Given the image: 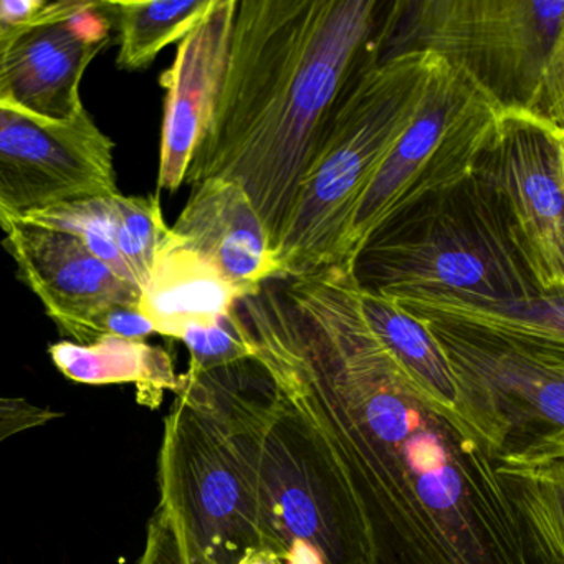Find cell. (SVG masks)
Instances as JSON below:
<instances>
[{
	"label": "cell",
	"instance_id": "1",
	"mask_svg": "<svg viewBox=\"0 0 564 564\" xmlns=\"http://www.w3.org/2000/svg\"><path fill=\"white\" fill-rule=\"evenodd\" d=\"M237 310L253 359L345 480L369 564H536L487 442L376 339L352 270L270 280Z\"/></svg>",
	"mask_w": 564,
	"mask_h": 564
},
{
	"label": "cell",
	"instance_id": "2",
	"mask_svg": "<svg viewBox=\"0 0 564 564\" xmlns=\"http://www.w3.org/2000/svg\"><path fill=\"white\" fill-rule=\"evenodd\" d=\"M378 0H237L223 88L184 184H239L275 250L323 127L378 47Z\"/></svg>",
	"mask_w": 564,
	"mask_h": 564
},
{
	"label": "cell",
	"instance_id": "3",
	"mask_svg": "<svg viewBox=\"0 0 564 564\" xmlns=\"http://www.w3.org/2000/svg\"><path fill=\"white\" fill-rule=\"evenodd\" d=\"M437 55L372 48L336 100L276 242L279 279L341 265L359 206L417 115Z\"/></svg>",
	"mask_w": 564,
	"mask_h": 564
},
{
	"label": "cell",
	"instance_id": "4",
	"mask_svg": "<svg viewBox=\"0 0 564 564\" xmlns=\"http://www.w3.org/2000/svg\"><path fill=\"white\" fill-rule=\"evenodd\" d=\"M249 452L260 551L283 564H369L368 536L338 468L256 359L203 371Z\"/></svg>",
	"mask_w": 564,
	"mask_h": 564
},
{
	"label": "cell",
	"instance_id": "5",
	"mask_svg": "<svg viewBox=\"0 0 564 564\" xmlns=\"http://www.w3.org/2000/svg\"><path fill=\"white\" fill-rule=\"evenodd\" d=\"M180 381L138 564H243L260 551L249 452L216 382L189 371Z\"/></svg>",
	"mask_w": 564,
	"mask_h": 564
},
{
	"label": "cell",
	"instance_id": "6",
	"mask_svg": "<svg viewBox=\"0 0 564 564\" xmlns=\"http://www.w3.org/2000/svg\"><path fill=\"white\" fill-rule=\"evenodd\" d=\"M379 19L381 58L424 51L498 108L564 128V0H398Z\"/></svg>",
	"mask_w": 564,
	"mask_h": 564
},
{
	"label": "cell",
	"instance_id": "7",
	"mask_svg": "<svg viewBox=\"0 0 564 564\" xmlns=\"http://www.w3.org/2000/svg\"><path fill=\"white\" fill-rule=\"evenodd\" d=\"M351 270L359 285L386 296L550 295L534 279L503 200L475 173L389 220L359 250Z\"/></svg>",
	"mask_w": 564,
	"mask_h": 564
},
{
	"label": "cell",
	"instance_id": "8",
	"mask_svg": "<svg viewBox=\"0 0 564 564\" xmlns=\"http://www.w3.org/2000/svg\"><path fill=\"white\" fill-rule=\"evenodd\" d=\"M422 325L447 362L458 415L495 460L564 455V343Z\"/></svg>",
	"mask_w": 564,
	"mask_h": 564
},
{
	"label": "cell",
	"instance_id": "9",
	"mask_svg": "<svg viewBox=\"0 0 564 564\" xmlns=\"http://www.w3.org/2000/svg\"><path fill=\"white\" fill-rule=\"evenodd\" d=\"M500 117V108L467 75L437 57L417 115L359 206L338 267L351 270L359 250L389 220L470 177Z\"/></svg>",
	"mask_w": 564,
	"mask_h": 564
},
{
	"label": "cell",
	"instance_id": "10",
	"mask_svg": "<svg viewBox=\"0 0 564 564\" xmlns=\"http://www.w3.org/2000/svg\"><path fill=\"white\" fill-rule=\"evenodd\" d=\"M113 150L90 115L57 124L0 105V229L58 204L118 193Z\"/></svg>",
	"mask_w": 564,
	"mask_h": 564
},
{
	"label": "cell",
	"instance_id": "11",
	"mask_svg": "<svg viewBox=\"0 0 564 564\" xmlns=\"http://www.w3.org/2000/svg\"><path fill=\"white\" fill-rule=\"evenodd\" d=\"M475 174L503 200L541 289L564 293V128L505 111Z\"/></svg>",
	"mask_w": 564,
	"mask_h": 564
},
{
	"label": "cell",
	"instance_id": "12",
	"mask_svg": "<svg viewBox=\"0 0 564 564\" xmlns=\"http://www.w3.org/2000/svg\"><path fill=\"white\" fill-rule=\"evenodd\" d=\"M105 2H72L45 21L0 39V105L57 124L87 117L82 80L110 42Z\"/></svg>",
	"mask_w": 564,
	"mask_h": 564
},
{
	"label": "cell",
	"instance_id": "13",
	"mask_svg": "<svg viewBox=\"0 0 564 564\" xmlns=\"http://www.w3.org/2000/svg\"><path fill=\"white\" fill-rule=\"evenodd\" d=\"M4 247L19 275L39 296L68 341L91 345L98 316L118 302H138L141 290L124 282L87 247L64 230L12 224Z\"/></svg>",
	"mask_w": 564,
	"mask_h": 564
},
{
	"label": "cell",
	"instance_id": "14",
	"mask_svg": "<svg viewBox=\"0 0 564 564\" xmlns=\"http://www.w3.org/2000/svg\"><path fill=\"white\" fill-rule=\"evenodd\" d=\"M237 0H210L197 24L180 42L173 67L161 77L166 88L158 187L184 186L194 153L209 127L223 88Z\"/></svg>",
	"mask_w": 564,
	"mask_h": 564
},
{
	"label": "cell",
	"instance_id": "15",
	"mask_svg": "<svg viewBox=\"0 0 564 564\" xmlns=\"http://www.w3.org/2000/svg\"><path fill=\"white\" fill-rule=\"evenodd\" d=\"M171 230L213 263L240 299L279 279L265 226L239 184L210 177L191 186L189 200Z\"/></svg>",
	"mask_w": 564,
	"mask_h": 564
},
{
	"label": "cell",
	"instance_id": "16",
	"mask_svg": "<svg viewBox=\"0 0 564 564\" xmlns=\"http://www.w3.org/2000/svg\"><path fill=\"white\" fill-rule=\"evenodd\" d=\"M24 223L72 234L88 252L140 290L171 236L160 197L124 196L120 191L58 204Z\"/></svg>",
	"mask_w": 564,
	"mask_h": 564
},
{
	"label": "cell",
	"instance_id": "17",
	"mask_svg": "<svg viewBox=\"0 0 564 564\" xmlns=\"http://www.w3.org/2000/svg\"><path fill=\"white\" fill-rule=\"evenodd\" d=\"M239 300V290L171 230L141 286L140 308L156 335L181 339L229 315Z\"/></svg>",
	"mask_w": 564,
	"mask_h": 564
},
{
	"label": "cell",
	"instance_id": "18",
	"mask_svg": "<svg viewBox=\"0 0 564 564\" xmlns=\"http://www.w3.org/2000/svg\"><path fill=\"white\" fill-rule=\"evenodd\" d=\"M389 299L417 322L564 343V293L536 300H494L460 293L408 292Z\"/></svg>",
	"mask_w": 564,
	"mask_h": 564
},
{
	"label": "cell",
	"instance_id": "19",
	"mask_svg": "<svg viewBox=\"0 0 564 564\" xmlns=\"http://www.w3.org/2000/svg\"><path fill=\"white\" fill-rule=\"evenodd\" d=\"M48 355L65 378L82 384H134L141 404L153 408L164 392L180 389L170 352L140 339L104 336L91 345L65 339L52 345Z\"/></svg>",
	"mask_w": 564,
	"mask_h": 564
},
{
	"label": "cell",
	"instance_id": "20",
	"mask_svg": "<svg viewBox=\"0 0 564 564\" xmlns=\"http://www.w3.org/2000/svg\"><path fill=\"white\" fill-rule=\"evenodd\" d=\"M352 296L362 322L412 381L442 408L458 414L454 382L431 333L394 300L359 285L352 275Z\"/></svg>",
	"mask_w": 564,
	"mask_h": 564
},
{
	"label": "cell",
	"instance_id": "21",
	"mask_svg": "<svg viewBox=\"0 0 564 564\" xmlns=\"http://www.w3.org/2000/svg\"><path fill=\"white\" fill-rule=\"evenodd\" d=\"M536 564H564V455L497 458Z\"/></svg>",
	"mask_w": 564,
	"mask_h": 564
},
{
	"label": "cell",
	"instance_id": "22",
	"mask_svg": "<svg viewBox=\"0 0 564 564\" xmlns=\"http://www.w3.org/2000/svg\"><path fill=\"white\" fill-rule=\"evenodd\" d=\"M209 4L210 0L105 2L120 34L118 67L128 72L150 67L163 48L186 37Z\"/></svg>",
	"mask_w": 564,
	"mask_h": 564
},
{
	"label": "cell",
	"instance_id": "23",
	"mask_svg": "<svg viewBox=\"0 0 564 564\" xmlns=\"http://www.w3.org/2000/svg\"><path fill=\"white\" fill-rule=\"evenodd\" d=\"M181 341L186 345L191 356L187 371H210L247 361L256 355L249 329L237 305L214 325L187 329Z\"/></svg>",
	"mask_w": 564,
	"mask_h": 564
},
{
	"label": "cell",
	"instance_id": "24",
	"mask_svg": "<svg viewBox=\"0 0 564 564\" xmlns=\"http://www.w3.org/2000/svg\"><path fill=\"white\" fill-rule=\"evenodd\" d=\"M94 332L95 339L118 336V338L147 341L150 336L156 335L150 319L141 312L140 300L118 302L108 306L95 322Z\"/></svg>",
	"mask_w": 564,
	"mask_h": 564
},
{
	"label": "cell",
	"instance_id": "25",
	"mask_svg": "<svg viewBox=\"0 0 564 564\" xmlns=\"http://www.w3.org/2000/svg\"><path fill=\"white\" fill-rule=\"evenodd\" d=\"M67 4L68 0H0V39L58 14Z\"/></svg>",
	"mask_w": 564,
	"mask_h": 564
},
{
	"label": "cell",
	"instance_id": "26",
	"mask_svg": "<svg viewBox=\"0 0 564 564\" xmlns=\"http://www.w3.org/2000/svg\"><path fill=\"white\" fill-rule=\"evenodd\" d=\"M58 415L61 414L31 404L25 399L0 398V442L19 432L47 424Z\"/></svg>",
	"mask_w": 564,
	"mask_h": 564
},
{
	"label": "cell",
	"instance_id": "27",
	"mask_svg": "<svg viewBox=\"0 0 564 564\" xmlns=\"http://www.w3.org/2000/svg\"><path fill=\"white\" fill-rule=\"evenodd\" d=\"M243 564H283L279 557L273 556V554L265 553V551H259V553L250 556L249 560Z\"/></svg>",
	"mask_w": 564,
	"mask_h": 564
}]
</instances>
